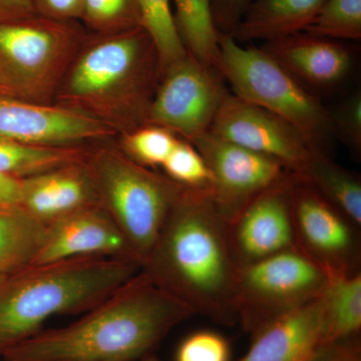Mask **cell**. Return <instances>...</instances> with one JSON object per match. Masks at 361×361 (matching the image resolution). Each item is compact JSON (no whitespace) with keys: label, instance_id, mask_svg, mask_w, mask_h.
<instances>
[{"label":"cell","instance_id":"6da1fadb","mask_svg":"<svg viewBox=\"0 0 361 361\" xmlns=\"http://www.w3.org/2000/svg\"><path fill=\"white\" fill-rule=\"evenodd\" d=\"M193 312L140 271L75 322L42 330L4 361H139Z\"/></svg>","mask_w":361,"mask_h":361},{"label":"cell","instance_id":"7a4b0ae2","mask_svg":"<svg viewBox=\"0 0 361 361\" xmlns=\"http://www.w3.org/2000/svg\"><path fill=\"white\" fill-rule=\"evenodd\" d=\"M238 268L227 221L208 190L185 187L142 262V272L194 315L230 326L238 322L234 305Z\"/></svg>","mask_w":361,"mask_h":361},{"label":"cell","instance_id":"3957f363","mask_svg":"<svg viewBox=\"0 0 361 361\" xmlns=\"http://www.w3.org/2000/svg\"><path fill=\"white\" fill-rule=\"evenodd\" d=\"M160 78L158 52L144 28L111 35L87 32L54 104L122 135L146 125Z\"/></svg>","mask_w":361,"mask_h":361},{"label":"cell","instance_id":"277c9868","mask_svg":"<svg viewBox=\"0 0 361 361\" xmlns=\"http://www.w3.org/2000/svg\"><path fill=\"white\" fill-rule=\"evenodd\" d=\"M142 270L135 259L78 257L33 265L0 281V356L56 316L82 314Z\"/></svg>","mask_w":361,"mask_h":361},{"label":"cell","instance_id":"5b68a950","mask_svg":"<svg viewBox=\"0 0 361 361\" xmlns=\"http://www.w3.org/2000/svg\"><path fill=\"white\" fill-rule=\"evenodd\" d=\"M85 164L97 202L144 262L183 189L167 176L144 167L108 142L92 145Z\"/></svg>","mask_w":361,"mask_h":361},{"label":"cell","instance_id":"8992f818","mask_svg":"<svg viewBox=\"0 0 361 361\" xmlns=\"http://www.w3.org/2000/svg\"><path fill=\"white\" fill-rule=\"evenodd\" d=\"M216 71L232 92L295 128L316 151H325L331 116L322 102L261 47H245L220 33Z\"/></svg>","mask_w":361,"mask_h":361},{"label":"cell","instance_id":"52a82bcc","mask_svg":"<svg viewBox=\"0 0 361 361\" xmlns=\"http://www.w3.org/2000/svg\"><path fill=\"white\" fill-rule=\"evenodd\" d=\"M85 35L78 21L37 14L0 25V92L30 103L54 104Z\"/></svg>","mask_w":361,"mask_h":361},{"label":"cell","instance_id":"ba28073f","mask_svg":"<svg viewBox=\"0 0 361 361\" xmlns=\"http://www.w3.org/2000/svg\"><path fill=\"white\" fill-rule=\"evenodd\" d=\"M329 274L296 248L238 268L237 322L251 336L322 295Z\"/></svg>","mask_w":361,"mask_h":361},{"label":"cell","instance_id":"9c48e42d","mask_svg":"<svg viewBox=\"0 0 361 361\" xmlns=\"http://www.w3.org/2000/svg\"><path fill=\"white\" fill-rule=\"evenodd\" d=\"M216 70L188 54L161 73L147 123L192 142L210 130L227 90Z\"/></svg>","mask_w":361,"mask_h":361},{"label":"cell","instance_id":"30bf717a","mask_svg":"<svg viewBox=\"0 0 361 361\" xmlns=\"http://www.w3.org/2000/svg\"><path fill=\"white\" fill-rule=\"evenodd\" d=\"M292 213L297 250L327 274L361 271V227L295 174Z\"/></svg>","mask_w":361,"mask_h":361},{"label":"cell","instance_id":"8fae6325","mask_svg":"<svg viewBox=\"0 0 361 361\" xmlns=\"http://www.w3.org/2000/svg\"><path fill=\"white\" fill-rule=\"evenodd\" d=\"M211 174V199L227 223L259 194L287 177L279 161L206 133L192 142Z\"/></svg>","mask_w":361,"mask_h":361},{"label":"cell","instance_id":"7c38bea8","mask_svg":"<svg viewBox=\"0 0 361 361\" xmlns=\"http://www.w3.org/2000/svg\"><path fill=\"white\" fill-rule=\"evenodd\" d=\"M209 133L274 159L296 175L316 151L290 123L233 92H226Z\"/></svg>","mask_w":361,"mask_h":361},{"label":"cell","instance_id":"4fadbf2b","mask_svg":"<svg viewBox=\"0 0 361 361\" xmlns=\"http://www.w3.org/2000/svg\"><path fill=\"white\" fill-rule=\"evenodd\" d=\"M294 174L268 188L227 223L238 267L296 248L292 213Z\"/></svg>","mask_w":361,"mask_h":361},{"label":"cell","instance_id":"5bb4252c","mask_svg":"<svg viewBox=\"0 0 361 361\" xmlns=\"http://www.w3.org/2000/svg\"><path fill=\"white\" fill-rule=\"evenodd\" d=\"M118 135L99 121L59 104L30 103L0 92V137L35 146H90Z\"/></svg>","mask_w":361,"mask_h":361},{"label":"cell","instance_id":"9a60e30c","mask_svg":"<svg viewBox=\"0 0 361 361\" xmlns=\"http://www.w3.org/2000/svg\"><path fill=\"white\" fill-rule=\"evenodd\" d=\"M78 257L137 260L122 232L99 205L82 209L47 225L44 244L33 265Z\"/></svg>","mask_w":361,"mask_h":361},{"label":"cell","instance_id":"2e32d148","mask_svg":"<svg viewBox=\"0 0 361 361\" xmlns=\"http://www.w3.org/2000/svg\"><path fill=\"white\" fill-rule=\"evenodd\" d=\"M260 47L308 89H331L341 84L353 66L345 45L307 32L270 40Z\"/></svg>","mask_w":361,"mask_h":361},{"label":"cell","instance_id":"e0dca14e","mask_svg":"<svg viewBox=\"0 0 361 361\" xmlns=\"http://www.w3.org/2000/svg\"><path fill=\"white\" fill-rule=\"evenodd\" d=\"M18 205L49 225L99 202L84 160L21 179Z\"/></svg>","mask_w":361,"mask_h":361},{"label":"cell","instance_id":"ac0fdd59","mask_svg":"<svg viewBox=\"0 0 361 361\" xmlns=\"http://www.w3.org/2000/svg\"><path fill=\"white\" fill-rule=\"evenodd\" d=\"M323 346L318 297L253 334L250 348L238 361H310Z\"/></svg>","mask_w":361,"mask_h":361},{"label":"cell","instance_id":"d6986e66","mask_svg":"<svg viewBox=\"0 0 361 361\" xmlns=\"http://www.w3.org/2000/svg\"><path fill=\"white\" fill-rule=\"evenodd\" d=\"M325 0H254L231 35L237 42H270L302 32Z\"/></svg>","mask_w":361,"mask_h":361},{"label":"cell","instance_id":"ffe728a7","mask_svg":"<svg viewBox=\"0 0 361 361\" xmlns=\"http://www.w3.org/2000/svg\"><path fill=\"white\" fill-rule=\"evenodd\" d=\"M320 301L324 346L360 336L361 271L329 274Z\"/></svg>","mask_w":361,"mask_h":361},{"label":"cell","instance_id":"44dd1931","mask_svg":"<svg viewBox=\"0 0 361 361\" xmlns=\"http://www.w3.org/2000/svg\"><path fill=\"white\" fill-rule=\"evenodd\" d=\"M47 225L18 205L0 207V279L35 264Z\"/></svg>","mask_w":361,"mask_h":361},{"label":"cell","instance_id":"7402d4cb","mask_svg":"<svg viewBox=\"0 0 361 361\" xmlns=\"http://www.w3.org/2000/svg\"><path fill=\"white\" fill-rule=\"evenodd\" d=\"M297 176L361 227V180L355 173L339 166L326 151H314L303 172Z\"/></svg>","mask_w":361,"mask_h":361},{"label":"cell","instance_id":"603a6c76","mask_svg":"<svg viewBox=\"0 0 361 361\" xmlns=\"http://www.w3.org/2000/svg\"><path fill=\"white\" fill-rule=\"evenodd\" d=\"M176 28L188 54L216 70L220 33L214 23L212 0H172Z\"/></svg>","mask_w":361,"mask_h":361},{"label":"cell","instance_id":"cb8c5ba5","mask_svg":"<svg viewBox=\"0 0 361 361\" xmlns=\"http://www.w3.org/2000/svg\"><path fill=\"white\" fill-rule=\"evenodd\" d=\"M90 146H35L0 137V175L21 180L82 161Z\"/></svg>","mask_w":361,"mask_h":361},{"label":"cell","instance_id":"d4e9b609","mask_svg":"<svg viewBox=\"0 0 361 361\" xmlns=\"http://www.w3.org/2000/svg\"><path fill=\"white\" fill-rule=\"evenodd\" d=\"M141 26L153 40L160 59L161 75L168 66L187 56L176 28L172 0H135Z\"/></svg>","mask_w":361,"mask_h":361},{"label":"cell","instance_id":"484cf974","mask_svg":"<svg viewBox=\"0 0 361 361\" xmlns=\"http://www.w3.org/2000/svg\"><path fill=\"white\" fill-rule=\"evenodd\" d=\"M179 139L172 130L146 123L121 135L118 146L132 160L154 170L163 166Z\"/></svg>","mask_w":361,"mask_h":361},{"label":"cell","instance_id":"4316f807","mask_svg":"<svg viewBox=\"0 0 361 361\" xmlns=\"http://www.w3.org/2000/svg\"><path fill=\"white\" fill-rule=\"evenodd\" d=\"M304 32L334 40H360L361 0H325Z\"/></svg>","mask_w":361,"mask_h":361},{"label":"cell","instance_id":"83f0119b","mask_svg":"<svg viewBox=\"0 0 361 361\" xmlns=\"http://www.w3.org/2000/svg\"><path fill=\"white\" fill-rule=\"evenodd\" d=\"M80 20L87 32L111 35L142 27L135 0H84Z\"/></svg>","mask_w":361,"mask_h":361},{"label":"cell","instance_id":"f1b7e54d","mask_svg":"<svg viewBox=\"0 0 361 361\" xmlns=\"http://www.w3.org/2000/svg\"><path fill=\"white\" fill-rule=\"evenodd\" d=\"M161 168L164 175L180 186L210 190L211 174L205 160L192 142L182 137Z\"/></svg>","mask_w":361,"mask_h":361},{"label":"cell","instance_id":"f546056e","mask_svg":"<svg viewBox=\"0 0 361 361\" xmlns=\"http://www.w3.org/2000/svg\"><path fill=\"white\" fill-rule=\"evenodd\" d=\"M175 361H231V348L217 332L199 330L183 339Z\"/></svg>","mask_w":361,"mask_h":361},{"label":"cell","instance_id":"4dcf8cb0","mask_svg":"<svg viewBox=\"0 0 361 361\" xmlns=\"http://www.w3.org/2000/svg\"><path fill=\"white\" fill-rule=\"evenodd\" d=\"M331 116L332 132L355 156L361 154V94L355 92Z\"/></svg>","mask_w":361,"mask_h":361},{"label":"cell","instance_id":"1f68e13d","mask_svg":"<svg viewBox=\"0 0 361 361\" xmlns=\"http://www.w3.org/2000/svg\"><path fill=\"white\" fill-rule=\"evenodd\" d=\"M254 0H212L214 23L218 32L231 35Z\"/></svg>","mask_w":361,"mask_h":361},{"label":"cell","instance_id":"d6a6232c","mask_svg":"<svg viewBox=\"0 0 361 361\" xmlns=\"http://www.w3.org/2000/svg\"><path fill=\"white\" fill-rule=\"evenodd\" d=\"M37 16L51 20H80L84 9V0H32Z\"/></svg>","mask_w":361,"mask_h":361},{"label":"cell","instance_id":"836d02e7","mask_svg":"<svg viewBox=\"0 0 361 361\" xmlns=\"http://www.w3.org/2000/svg\"><path fill=\"white\" fill-rule=\"evenodd\" d=\"M310 361H361L360 337L323 346Z\"/></svg>","mask_w":361,"mask_h":361},{"label":"cell","instance_id":"e575fe53","mask_svg":"<svg viewBox=\"0 0 361 361\" xmlns=\"http://www.w3.org/2000/svg\"><path fill=\"white\" fill-rule=\"evenodd\" d=\"M37 16L32 0H0V25Z\"/></svg>","mask_w":361,"mask_h":361},{"label":"cell","instance_id":"d590c367","mask_svg":"<svg viewBox=\"0 0 361 361\" xmlns=\"http://www.w3.org/2000/svg\"><path fill=\"white\" fill-rule=\"evenodd\" d=\"M20 180L0 175V207L18 205Z\"/></svg>","mask_w":361,"mask_h":361},{"label":"cell","instance_id":"8d00e7d4","mask_svg":"<svg viewBox=\"0 0 361 361\" xmlns=\"http://www.w3.org/2000/svg\"><path fill=\"white\" fill-rule=\"evenodd\" d=\"M139 361H161V360H159L157 356L154 355L153 353L152 355H149L148 356H146V357L142 358L141 360Z\"/></svg>","mask_w":361,"mask_h":361},{"label":"cell","instance_id":"74e56055","mask_svg":"<svg viewBox=\"0 0 361 361\" xmlns=\"http://www.w3.org/2000/svg\"><path fill=\"white\" fill-rule=\"evenodd\" d=\"M2 279H0V281H1Z\"/></svg>","mask_w":361,"mask_h":361},{"label":"cell","instance_id":"f35d334b","mask_svg":"<svg viewBox=\"0 0 361 361\" xmlns=\"http://www.w3.org/2000/svg\"><path fill=\"white\" fill-rule=\"evenodd\" d=\"M1 94H2V92H1Z\"/></svg>","mask_w":361,"mask_h":361}]
</instances>
